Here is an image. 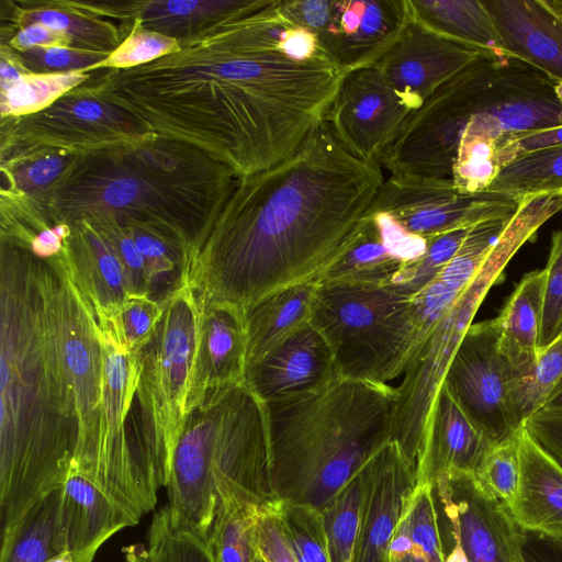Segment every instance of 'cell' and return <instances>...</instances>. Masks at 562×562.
I'll return each mask as SVG.
<instances>
[{"instance_id": "cell-1", "label": "cell", "mask_w": 562, "mask_h": 562, "mask_svg": "<svg viewBox=\"0 0 562 562\" xmlns=\"http://www.w3.org/2000/svg\"><path fill=\"white\" fill-rule=\"evenodd\" d=\"M154 61L113 68L103 99L238 179L293 155L322 125L347 74L280 0L178 41Z\"/></svg>"}, {"instance_id": "cell-2", "label": "cell", "mask_w": 562, "mask_h": 562, "mask_svg": "<svg viewBox=\"0 0 562 562\" xmlns=\"http://www.w3.org/2000/svg\"><path fill=\"white\" fill-rule=\"evenodd\" d=\"M238 180L189 246L183 278L200 301L244 308L312 280L370 210L384 177L325 121L289 158Z\"/></svg>"}, {"instance_id": "cell-3", "label": "cell", "mask_w": 562, "mask_h": 562, "mask_svg": "<svg viewBox=\"0 0 562 562\" xmlns=\"http://www.w3.org/2000/svg\"><path fill=\"white\" fill-rule=\"evenodd\" d=\"M0 524L10 532L70 474L78 440L41 289L38 259L1 243Z\"/></svg>"}, {"instance_id": "cell-4", "label": "cell", "mask_w": 562, "mask_h": 562, "mask_svg": "<svg viewBox=\"0 0 562 562\" xmlns=\"http://www.w3.org/2000/svg\"><path fill=\"white\" fill-rule=\"evenodd\" d=\"M396 397L387 383L339 378L315 393L266 404L277 499L323 510L392 440Z\"/></svg>"}, {"instance_id": "cell-5", "label": "cell", "mask_w": 562, "mask_h": 562, "mask_svg": "<svg viewBox=\"0 0 562 562\" xmlns=\"http://www.w3.org/2000/svg\"><path fill=\"white\" fill-rule=\"evenodd\" d=\"M271 469L266 404L246 383L210 390L189 412L173 452L165 506L170 522L204 532L226 501L277 505Z\"/></svg>"}, {"instance_id": "cell-6", "label": "cell", "mask_w": 562, "mask_h": 562, "mask_svg": "<svg viewBox=\"0 0 562 562\" xmlns=\"http://www.w3.org/2000/svg\"><path fill=\"white\" fill-rule=\"evenodd\" d=\"M557 81L508 54L487 53L442 83L422 105L423 117L442 143L562 126Z\"/></svg>"}, {"instance_id": "cell-7", "label": "cell", "mask_w": 562, "mask_h": 562, "mask_svg": "<svg viewBox=\"0 0 562 562\" xmlns=\"http://www.w3.org/2000/svg\"><path fill=\"white\" fill-rule=\"evenodd\" d=\"M559 211L551 195H531L520 201L474 279L408 362L396 387L392 440L400 445L414 468L431 405L483 299L519 248Z\"/></svg>"}, {"instance_id": "cell-8", "label": "cell", "mask_w": 562, "mask_h": 562, "mask_svg": "<svg viewBox=\"0 0 562 562\" xmlns=\"http://www.w3.org/2000/svg\"><path fill=\"white\" fill-rule=\"evenodd\" d=\"M310 323L329 345L340 378L384 384L413 351L411 299L386 285L318 284Z\"/></svg>"}, {"instance_id": "cell-9", "label": "cell", "mask_w": 562, "mask_h": 562, "mask_svg": "<svg viewBox=\"0 0 562 562\" xmlns=\"http://www.w3.org/2000/svg\"><path fill=\"white\" fill-rule=\"evenodd\" d=\"M164 315L139 352L136 428L166 487L172 457L188 416L187 401L196 346L200 307L183 280L162 299Z\"/></svg>"}, {"instance_id": "cell-10", "label": "cell", "mask_w": 562, "mask_h": 562, "mask_svg": "<svg viewBox=\"0 0 562 562\" xmlns=\"http://www.w3.org/2000/svg\"><path fill=\"white\" fill-rule=\"evenodd\" d=\"M38 274L58 366L77 417L71 471L86 476L93 464L101 418V329L92 305L68 270L64 251L50 259L38 258Z\"/></svg>"}, {"instance_id": "cell-11", "label": "cell", "mask_w": 562, "mask_h": 562, "mask_svg": "<svg viewBox=\"0 0 562 562\" xmlns=\"http://www.w3.org/2000/svg\"><path fill=\"white\" fill-rule=\"evenodd\" d=\"M99 325L104 356L101 418L93 464L86 477L140 520L155 508L164 483L127 422L138 384L139 353L126 351L106 322Z\"/></svg>"}, {"instance_id": "cell-12", "label": "cell", "mask_w": 562, "mask_h": 562, "mask_svg": "<svg viewBox=\"0 0 562 562\" xmlns=\"http://www.w3.org/2000/svg\"><path fill=\"white\" fill-rule=\"evenodd\" d=\"M344 71L373 66L411 21L407 0H280Z\"/></svg>"}, {"instance_id": "cell-13", "label": "cell", "mask_w": 562, "mask_h": 562, "mask_svg": "<svg viewBox=\"0 0 562 562\" xmlns=\"http://www.w3.org/2000/svg\"><path fill=\"white\" fill-rule=\"evenodd\" d=\"M497 319L473 323L467 330L445 374L442 384L485 436L499 443L520 426L510 392L521 378L501 353Z\"/></svg>"}, {"instance_id": "cell-14", "label": "cell", "mask_w": 562, "mask_h": 562, "mask_svg": "<svg viewBox=\"0 0 562 562\" xmlns=\"http://www.w3.org/2000/svg\"><path fill=\"white\" fill-rule=\"evenodd\" d=\"M519 204L520 200L503 192L460 191L449 179L390 175L368 212H385L412 234L428 239L485 221L510 217Z\"/></svg>"}, {"instance_id": "cell-15", "label": "cell", "mask_w": 562, "mask_h": 562, "mask_svg": "<svg viewBox=\"0 0 562 562\" xmlns=\"http://www.w3.org/2000/svg\"><path fill=\"white\" fill-rule=\"evenodd\" d=\"M412 113L381 71L370 66L345 75L325 121L352 156L380 165Z\"/></svg>"}, {"instance_id": "cell-16", "label": "cell", "mask_w": 562, "mask_h": 562, "mask_svg": "<svg viewBox=\"0 0 562 562\" xmlns=\"http://www.w3.org/2000/svg\"><path fill=\"white\" fill-rule=\"evenodd\" d=\"M432 486L449 532L459 539L469 562H521L524 530L475 475L442 479Z\"/></svg>"}, {"instance_id": "cell-17", "label": "cell", "mask_w": 562, "mask_h": 562, "mask_svg": "<svg viewBox=\"0 0 562 562\" xmlns=\"http://www.w3.org/2000/svg\"><path fill=\"white\" fill-rule=\"evenodd\" d=\"M427 239L385 212H367L335 257L312 279L317 284L387 285L424 255Z\"/></svg>"}, {"instance_id": "cell-18", "label": "cell", "mask_w": 562, "mask_h": 562, "mask_svg": "<svg viewBox=\"0 0 562 562\" xmlns=\"http://www.w3.org/2000/svg\"><path fill=\"white\" fill-rule=\"evenodd\" d=\"M483 54L487 53L437 35L411 19L373 66L414 112L442 83Z\"/></svg>"}, {"instance_id": "cell-19", "label": "cell", "mask_w": 562, "mask_h": 562, "mask_svg": "<svg viewBox=\"0 0 562 562\" xmlns=\"http://www.w3.org/2000/svg\"><path fill=\"white\" fill-rule=\"evenodd\" d=\"M361 504L353 562H389L405 502L417 485L415 469L393 440L361 469Z\"/></svg>"}, {"instance_id": "cell-20", "label": "cell", "mask_w": 562, "mask_h": 562, "mask_svg": "<svg viewBox=\"0 0 562 562\" xmlns=\"http://www.w3.org/2000/svg\"><path fill=\"white\" fill-rule=\"evenodd\" d=\"M339 378L329 345L311 323L246 369V384L263 404L315 393Z\"/></svg>"}, {"instance_id": "cell-21", "label": "cell", "mask_w": 562, "mask_h": 562, "mask_svg": "<svg viewBox=\"0 0 562 562\" xmlns=\"http://www.w3.org/2000/svg\"><path fill=\"white\" fill-rule=\"evenodd\" d=\"M198 296V295H196ZM200 315L190 376L188 414L210 390L246 383L247 331L244 310L198 299Z\"/></svg>"}, {"instance_id": "cell-22", "label": "cell", "mask_w": 562, "mask_h": 562, "mask_svg": "<svg viewBox=\"0 0 562 562\" xmlns=\"http://www.w3.org/2000/svg\"><path fill=\"white\" fill-rule=\"evenodd\" d=\"M493 446L441 384L423 432L415 465L417 484L475 475Z\"/></svg>"}, {"instance_id": "cell-23", "label": "cell", "mask_w": 562, "mask_h": 562, "mask_svg": "<svg viewBox=\"0 0 562 562\" xmlns=\"http://www.w3.org/2000/svg\"><path fill=\"white\" fill-rule=\"evenodd\" d=\"M139 521L86 476L70 471L61 488L55 546L75 562H92L105 541Z\"/></svg>"}, {"instance_id": "cell-24", "label": "cell", "mask_w": 562, "mask_h": 562, "mask_svg": "<svg viewBox=\"0 0 562 562\" xmlns=\"http://www.w3.org/2000/svg\"><path fill=\"white\" fill-rule=\"evenodd\" d=\"M504 53L562 81V19L544 0L482 1Z\"/></svg>"}, {"instance_id": "cell-25", "label": "cell", "mask_w": 562, "mask_h": 562, "mask_svg": "<svg viewBox=\"0 0 562 562\" xmlns=\"http://www.w3.org/2000/svg\"><path fill=\"white\" fill-rule=\"evenodd\" d=\"M70 227L64 249L68 270L92 305L98 322H109L133 296L125 269L101 229L86 221Z\"/></svg>"}, {"instance_id": "cell-26", "label": "cell", "mask_w": 562, "mask_h": 562, "mask_svg": "<svg viewBox=\"0 0 562 562\" xmlns=\"http://www.w3.org/2000/svg\"><path fill=\"white\" fill-rule=\"evenodd\" d=\"M510 217L490 220L473 226L451 261L411 299L414 328L412 358L474 279Z\"/></svg>"}, {"instance_id": "cell-27", "label": "cell", "mask_w": 562, "mask_h": 562, "mask_svg": "<svg viewBox=\"0 0 562 562\" xmlns=\"http://www.w3.org/2000/svg\"><path fill=\"white\" fill-rule=\"evenodd\" d=\"M520 475L509 510L526 531L562 541V465L521 427Z\"/></svg>"}, {"instance_id": "cell-28", "label": "cell", "mask_w": 562, "mask_h": 562, "mask_svg": "<svg viewBox=\"0 0 562 562\" xmlns=\"http://www.w3.org/2000/svg\"><path fill=\"white\" fill-rule=\"evenodd\" d=\"M317 283L303 281L277 289L244 307L247 364L310 323Z\"/></svg>"}, {"instance_id": "cell-29", "label": "cell", "mask_w": 562, "mask_h": 562, "mask_svg": "<svg viewBox=\"0 0 562 562\" xmlns=\"http://www.w3.org/2000/svg\"><path fill=\"white\" fill-rule=\"evenodd\" d=\"M546 276V269L527 273L496 317L499 351L521 378L538 359Z\"/></svg>"}, {"instance_id": "cell-30", "label": "cell", "mask_w": 562, "mask_h": 562, "mask_svg": "<svg viewBox=\"0 0 562 562\" xmlns=\"http://www.w3.org/2000/svg\"><path fill=\"white\" fill-rule=\"evenodd\" d=\"M411 19L445 38L485 53L506 54L479 0H407Z\"/></svg>"}, {"instance_id": "cell-31", "label": "cell", "mask_w": 562, "mask_h": 562, "mask_svg": "<svg viewBox=\"0 0 562 562\" xmlns=\"http://www.w3.org/2000/svg\"><path fill=\"white\" fill-rule=\"evenodd\" d=\"M435 488L418 483L407 497L389 550V562H445Z\"/></svg>"}, {"instance_id": "cell-32", "label": "cell", "mask_w": 562, "mask_h": 562, "mask_svg": "<svg viewBox=\"0 0 562 562\" xmlns=\"http://www.w3.org/2000/svg\"><path fill=\"white\" fill-rule=\"evenodd\" d=\"M270 0L151 1L139 3L136 23L177 41L232 16L260 9Z\"/></svg>"}, {"instance_id": "cell-33", "label": "cell", "mask_w": 562, "mask_h": 562, "mask_svg": "<svg viewBox=\"0 0 562 562\" xmlns=\"http://www.w3.org/2000/svg\"><path fill=\"white\" fill-rule=\"evenodd\" d=\"M61 486L42 496L20 522L1 537L0 562H46L55 546Z\"/></svg>"}, {"instance_id": "cell-34", "label": "cell", "mask_w": 562, "mask_h": 562, "mask_svg": "<svg viewBox=\"0 0 562 562\" xmlns=\"http://www.w3.org/2000/svg\"><path fill=\"white\" fill-rule=\"evenodd\" d=\"M261 509L236 499L218 505L206 541L214 562H258L257 524Z\"/></svg>"}, {"instance_id": "cell-35", "label": "cell", "mask_w": 562, "mask_h": 562, "mask_svg": "<svg viewBox=\"0 0 562 562\" xmlns=\"http://www.w3.org/2000/svg\"><path fill=\"white\" fill-rule=\"evenodd\" d=\"M488 190L518 200L538 194H562V145L518 155L506 165Z\"/></svg>"}, {"instance_id": "cell-36", "label": "cell", "mask_w": 562, "mask_h": 562, "mask_svg": "<svg viewBox=\"0 0 562 562\" xmlns=\"http://www.w3.org/2000/svg\"><path fill=\"white\" fill-rule=\"evenodd\" d=\"M64 5L25 10L20 22L23 26L42 24L64 36L69 47L80 50L110 55L120 46V35L112 24L83 14L81 9L70 8L67 2Z\"/></svg>"}, {"instance_id": "cell-37", "label": "cell", "mask_w": 562, "mask_h": 562, "mask_svg": "<svg viewBox=\"0 0 562 562\" xmlns=\"http://www.w3.org/2000/svg\"><path fill=\"white\" fill-rule=\"evenodd\" d=\"M89 75L79 72L26 74L16 83L1 91L2 116L35 114L85 82Z\"/></svg>"}, {"instance_id": "cell-38", "label": "cell", "mask_w": 562, "mask_h": 562, "mask_svg": "<svg viewBox=\"0 0 562 562\" xmlns=\"http://www.w3.org/2000/svg\"><path fill=\"white\" fill-rule=\"evenodd\" d=\"M361 491L359 470L322 510L331 562H353Z\"/></svg>"}, {"instance_id": "cell-39", "label": "cell", "mask_w": 562, "mask_h": 562, "mask_svg": "<svg viewBox=\"0 0 562 562\" xmlns=\"http://www.w3.org/2000/svg\"><path fill=\"white\" fill-rule=\"evenodd\" d=\"M562 378V336L538 353L532 370L519 378L510 392V403L517 423L541 409Z\"/></svg>"}, {"instance_id": "cell-40", "label": "cell", "mask_w": 562, "mask_h": 562, "mask_svg": "<svg viewBox=\"0 0 562 562\" xmlns=\"http://www.w3.org/2000/svg\"><path fill=\"white\" fill-rule=\"evenodd\" d=\"M278 513L297 562H331L321 509L279 502Z\"/></svg>"}, {"instance_id": "cell-41", "label": "cell", "mask_w": 562, "mask_h": 562, "mask_svg": "<svg viewBox=\"0 0 562 562\" xmlns=\"http://www.w3.org/2000/svg\"><path fill=\"white\" fill-rule=\"evenodd\" d=\"M471 228L454 229L428 238L424 255L406 265L386 286L412 299L451 261Z\"/></svg>"}, {"instance_id": "cell-42", "label": "cell", "mask_w": 562, "mask_h": 562, "mask_svg": "<svg viewBox=\"0 0 562 562\" xmlns=\"http://www.w3.org/2000/svg\"><path fill=\"white\" fill-rule=\"evenodd\" d=\"M502 169L498 139L465 137L458 146L451 181L460 191L482 192L488 190Z\"/></svg>"}, {"instance_id": "cell-43", "label": "cell", "mask_w": 562, "mask_h": 562, "mask_svg": "<svg viewBox=\"0 0 562 562\" xmlns=\"http://www.w3.org/2000/svg\"><path fill=\"white\" fill-rule=\"evenodd\" d=\"M164 315L162 300L130 297L106 322L117 342L128 352L139 353L150 341Z\"/></svg>"}, {"instance_id": "cell-44", "label": "cell", "mask_w": 562, "mask_h": 562, "mask_svg": "<svg viewBox=\"0 0 562 562\" xmlns=\"http://www.w3.org/2000/svg\"><path fill=\"white\" fill-rule=\"evenodd\" d=\"M519 431L494 445L475 473L485 492L508 507L516 497L519 484Z\"/></svg>"}, {"instance_id": "cell-45", "label": "cell", "mask_w": 562, "mask_h": 562, "mask_svg": "<svg viewBox=\"0 0 562 562\" xmlns=\"http://www.w3.org/2000/svg\"><path fill=\"white\" fill-rule=\"evenodd\" d=\"M109 54L86 52L64 45L16 50V61L30 74H69L93 70Z\"/></svg>"}, {"instance_id": "cell-46", "label": "cell", "mask_w": 562, "mask_h": 562, "mask_svg": "<svg viewBox=\"0 0 562 562\" xmlns=\"http://www.w3.org/2000/svg\"><path fill=\"white\" fill-rule=\"evenodd\" d=\"M544 269L547 276L539 352L562 336V229L552 235L549 259Z\"/></svg>"}, {"instance_id": "cell-47", "label": "cell", "mask_w": 562, "mask_h": 562, "mask_svg": "<svg viewBox=\"0 0 562 562\" xmlns=\"http://www.w3.org/2000/svg\"><path fill=\"white\" fill-rule=\"evenodd\" d=\"M178 47L177 40L147 31L135 23V27L130 35L94 69L100 67L131 68L145 65L172 53Z\"/></svg>"}, {"instance_id": "cell-48", "label": "cell", "mask_w": 562, "mask_h": 562, "mask_svg": "<svg viewBox=\"0 0 562 562\" xmlns=\"http://www.w3.org/2000/svg\"><path fill=\"white\" fill-rule=\"evenodd\" d=\"M149 548L159 562H214L206 542L189 532L175 531L158 512L148 533Z\"/></svg>"}, {"instance_id": "cell-49", "label": "cell", "mask_w": 562, "mask_h": 562, "mask_svg": "<svg viewBox=\"0 0 562 562\" xmlns=\"http://www.w3.org/2000/svg\"><path fill=\"white\" fill-rule=\"evenodd\" d=\"M86 222L101 229L110 239L125 269L133 296L151 297L145 260L131 233L114 222Z\"/></svg>"}, {"instance_id": "cell-50", "label": "cell", "mask_w": 562, "mask_h": 562, "mask_svg": "<svg viewBox=\"0 0 562 562\" xmlns=\"http://www.w3.org/2000/svg\"><path fill=\"white\" fill-rule=\"evenodd\" d=\"M522 426L562 465V412L539 409Z\"/></svg>"}, {"instance_id": "cell-51", "label": "cell", "mask_w": 562, "mask_h": 562, "mask_svg": "<svg viewBox=\"0 0 562 562\" xmlns=\"http://www.w3.org/2000/svg\"><path fill=\"white\" fill-rule=\"evenodd\" d=\"M554 145H562V126L507 135L498 139L499 161L504 168L520 154Z\"/></svg>"}, {"instance_id": "cell-52", "label": "cell", "mask_w": 562, "mask_h": 562, "mask_svg": "<svg viewBox=\"0 0 562 562\" xmlns=\"http://www.w3.org/2000/svg\"><path fill=\"white\" fill-rule=\"evenodd\" d=\"M67 161L61 153L41 156L16 171V184L24 190L43 188L59 177Z\"/></svg>"}, {"instance_id": "cell-53", "label": "cell", "mask_w": 562, "mask_h": 562, "mask_svg": "<svg viewBox=\"0 0 562 562\" xmlns=\"http://www.w3.org/2000/svg\"><path fill=\"white\" fill-rule=\"evenodd\" d=\"M521 562H562V541L532 531H522Z\"/></svg>"}, {"instance_id": "cell-54", "label": "cell", "mask_w": 562, "mask_h": 562, "mask_svg": "<svg viewBox=\"0 0 562 562\" xmlns=\"http://www.w3.org/2000/svg\"><path fill=\"white\" fill-rule=\"evenodd\" d=\"M70 234V225L59 223L34 234V236H32L23 247H26L40 259H50L59 255L65 249V243Z\"/></svg>"}, {"instance_id": "cell-55", "label": "cell", "mask_w": 562, "mask_h": 562, "mask_svg": "<svg viewBox=\"0 0 562 562\" xmlns=\"http://www.w3.org/2000/svg\"><path fill=\"white\" fill-rule=\"evenodd\" d=\"M10 44L16 50L50 45L69 46L64 36L38 23L22 26L11 38Z\"/></svg>"}, {"instance_id": "cell-56", "label": "cell", "mask_w": 562, "mask_h": 562, "mask_svg": "<svg viewBox=\"0 0 562 562\" xmlns=\"http://www.w3.org/2000/svg\"><path fill=\"white\" fill-rule=\"evenodd\" d=\"M1 91L16 83L24 75L30 74L18 61L2 56L1 60Z\"/></svg>"}, {"instance_id": "cell-57", "label": "cell", "mask_w": 562, "mask_h": 562, "mask_svg": "<svg viewBox=\"0 0 562 562\" xmlns=\"http://www.w3.org/2000/svg\"><path fill=\"white\" fill-rule=\"evenodd\" d=\"M126 562H159L156 551L148 547L130 548L126 554Z\"/></svg>"}, {"instance_id": "cell-58", "label": "cell", "mask_w": 562, "mask_h": 562, "mask_svg": "<svg viewBox=\"0 0 562 562\" xmlns=\"http://www.w3.org/2000/svg\"><path fill=\"white\" fill-rule=\"evenodd\" d=\"M449 536L451 546L449 552L446 553L445 562H469L459 539L450 532Z\"/></svg>"}, {"instance_id": "cell-59", "label": "cell", "mask_w": 562, "mask_h": 562, "mask_svg": "<svg viewBox=\"0 0 562 562\" xmlns=\"http://www.w3.org/2000/svg\"><path fill=\"white\" fill-rule=\"evenodd\" d=\"M541 409L562 412V378Z\"/></svg>"}, {"instance_id": "cell-60", "label": "cell", "mask_w": 562, "mask_h": 562, "mask_svg": "<svg viewBox=\"0 0 562 562\" xmlns=\"http://www.w3.org/2000/svg\"><path fill=\"white\" fill-rule=\"evenodd\" d=\"M46 562H75V561L68 551H63L60 553L55 554L50 559H48Z\"/></svg>"}, {"instance_id": "cell-61", "label": "cell", "mask_w": 562, "mask_h": 562, "mask_svg": "<svg viewBox=\"0 0 562 562\" xmlns=\"http://www.w3.org/2000/svg\"><path fill=\"white\" fill-rule=\"evenodd\" d=\"M547 5L562 19V0H544Z\"/></svg>"}, {"instance_id": "cell-62", "label": "cell", "mask_w": 562, "mask_h": 562, "mask_svg": "<svg viewBox=\"0 0 562 562\" xmlns=\"http://www.w3.org/2000/svg\"><path fill=\"white\" fill-rule=\"evenodd\" d=\"M554 90H555L557 98L562 105V81L557 82Z\"/></svg>"}, {"instance_id": "cell-63", "label": "cell", "mask_w": 562, "mask_h": 562, "mask_svg": "<svg viewBox=\"0 0 562 562\" xmlns=\"http://www.w3.org/2000/svg\"><path fill=\"white\" fill-rule=\"evenodd\" d=\"M258 562H263V561H262V559H261V557H260V559L258 560Z\"/></svg>"}, {"instance_id": "cell-64", "label": "cell", "mask_w": 562, "mask_h": 562, "mask_svg": "<svg viewBox=\"0 0 562 562\" xmlns=\"http://www.w3.org/2000/svg\"><path fill=\"white\" fill-rule=\"evenodd\" d=\"M561 202H562V194H561Z\"/></svg>"}]
</instances>
